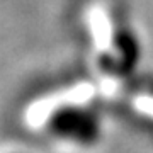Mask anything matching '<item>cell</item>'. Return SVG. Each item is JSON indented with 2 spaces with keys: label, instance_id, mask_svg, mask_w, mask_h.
<instances>
[{
  "label": "cell",
  "instance_id": "2",
  "mask_svg": "<svg viewBox=\"0 0 153 153\" xmlns=\"http://www.w3.org/2000/svg\"><path fill=\"white\" fill-rule=\"evenodd\" d=\"M104 70L105 73H112V75L124 76L131 73L138 66L140 61V41L129 29H123L114 38L111 44V51L104 56Z\"/></svg>",
  "mask_w": 153,
  "mask_h": 153
},
{
  "label": "cell",
  "instance_id": "1",
  "mask_svg": "<svg viewBox=\"0 0 153 153\" xmlns=\"http://www.w3.org/2000/svg\"><path fill=\"white\" fill-rule=\"evenodd\" d=\"M49 136L80 150H92L102 141L104 123L97 111L85 104H61L49 112L44 123Z\"/></svg>",
  "mask_w": 153,
  "mask_h": 153
},
{
  "label": "cell",
  "instance_id": "3",
  "mask_svg": "<svg viewBox=\"0 0 153 153\" xmlns=\"http://www.w3.org/2000/svg\"><path fill=\"white\" fill-rule=\"evenodd\" d=\"M16 153H21V152H16Z\"/></svg>",
  "mask_w": 153,
  "mask_h": 153
}]
</instances>
